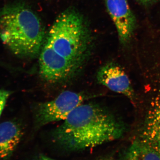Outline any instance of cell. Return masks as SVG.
Listing matches in <instances>:
<instances>
[{
	"instance_id": "6da1fadb",
	"label": "cell",
	"mask_w": 160,
	"mask_h": 160,
	"mask_svg": "<svg viewBox=\"0 0 160 160\" xmlns=\"http://www.w3.org/2000/svg\"><path fill=\"white\" fill-rule=\"evenodd\" d=\"M125 131L124 125L102 106L83 103L53 130L52 136L61 146L79 150L118 139Z\"/></svg>"
},
{
	"instance_id": "7a4b0ae2",
	"label": "cell",
	"mask_w": 160,
	"mask_h": 160,
	"mask_svg": "<svg viewBox=\"0 0 160 160\" xmlns=\"http://www.w3.org/2000/svg\"><path fill=\"white\" fill-rule=\"evenodd\" d=\"M0 38L18 57L32 58L40 54L44 46L45 31L31 9L15 3L0 9Z\"/></svg>"
},
{
	"instance_id": "3957f363",
	"label": "cell",
	"mask_w": 160,
	"mask_h": 160,
	"mask_svg": "<svg viewBox=\"0 0 160 160\" xmlns=\"http://www.w3.org/2000/svg\"><path fill=\"white\" fill-rule=\"evenodd\" d=\"M88 36L82 17L69 10L61 13L55 21L46 42L81 69L88 53Z\"/></svg>"
},
{
	"instance_id": "277c9868",
	"label": "cell",
	"mask_w": 160,
	"mask_h": 160,
	"mask_svg": "<svg viewBox=\"0 0 160 160\" xmlns=\"http://www.w3.org/2000/svg\"><path fill=\"white\" fill-rule=\"evenodd\" d=\"M86 98V96L84 93L67 90L62 92L53 100L38 103L34 110L35 125L40 127L64 121Z\"/></svg>"
},
{
	"instance_id": "5b68a950",
	"label": "cell",
	"mask_w": 160,
	"mask_h": 160,
	"mask_svg": "<svg viewBox=\"0 0 160 160\" xmlns=\"http://www.w3.org/2000/svg\"><path fill=\"white\" fill-rule=\"evenodd\" d=\"M39 61L40 77L51 84L69 81L80 70L73 63L58 54L46 42L40 52Z\"/></svg>"
},
{
	"instance_id": "8992f818",
	"label": "cell",
	"mask_w": 160,
	"mask_h": 160,
	"mask_svg": "<svg viewBox=\"0 0 160 160\" xmlns=\"http://www.w3.org/2000/svg\"><path fill=\"white\" fill-rule=\"evenodd\" d=\"M107 10L113 21L121 42L129 43L134 33L136 19L127 0H105Z\"/></svg>"
},
{
	"instance_id": "52a82bcc",
	"label": "cell",
	"mask_w": 160,
	"mask_h": 160,
	"mask_svg": "<svg viewBox=\"0 0 160 160\" xmlns=\"http://www.w3.org/2000/svg\"><path fill=\"white\" fill-rule=\"evenodd\" d=\"M96 78L100 84L111 91L124 95L131 101L135 100L129 78L117 64L110 62L102 66L98 70Z\"/></svg>"
},
{
	"instance_id": "ba28073f",
	"label": "cell",
	"mask_w": 160,
	"mask_h": 160,
	"mask_svg": "<svg viewBox=\"0 0 160 160\" xmlns=\"http://www.w3.org/2000/svg\"><path fill=\"white\" fill-rule=\"evenodd\" d=\"M139 139L160 152V96L152 104L144 121Z\"/></svg>"
},
{
	"instance_id": "9c48e42d",
	"label": "cell",
	"mask_w": 160,
	"mask_h": 160,
	"mask_svg": "<svg viewBox=\"0 0 160 160\" xmlns=\"http://www.w3.org/2000/svg\"><path fill=\"white\" fill-rule=\"evenodd\" d=\"M23 135L21 125L14 121L0 124V160L9 158L19 143Z\"/></svg>"
},
{
	"instance_id": "30bf717a",
	"label": "cell",
	"mask_w": 160,
	"mask_h": 160,
	"mask_svg": "<svg viewBox=\"0 0 160 160\" xmlns=\"http://www.w3.org/2000/svg\"><path fill=\"white\" fill-rule=\"evenodd\" d=\"M125 160H160V152L140 139L130 146Z\"/></svg>"
},
{
	"instance_id": "8fae6325",
	"label": "cell",
	"mask_w": 160,
	"mask_h": 160,
	"mask_svg": "<svg viewBox=\"0 0 160 160\" xmlns=\"http://www.w3.org/2000/svg\"><path fill=\"white\" fill-rule=\"evenodd\" d=\"M11 92L6 90H0V117Z\"/></svg>"
},
{
	"instance_id": "7c38bea8",
	"label": "cell",
	"mask_w": 160,
	"mask_h": 160,
	"mask_svg": "<svg viewBox=\"0 0 160 160\" xmlns=\"http://www.w3.org/2000/svg\"><path fill=\"white\" fill-rule=\"evenodd\" d=\"M137 1L144 5H147L155 2L158 0H137Z\"/></svg>"
},
{
	"instance_id": "4fadbf2b",
	"label": "cell",
	"mask_w": 160,
	"mask_h": 160,
	"mask_svg": "<svg viewBox=\"0 0 160 160\" xmlns=\"http://www.w3.org/2000/svg\"><path fill=\"white\" fill-rule=\"evenodd\" d=\"M36 160H55L51 158L45 156H42L38 158Z\"/></svg>"
},
{
	"instance_id": "5bb4252c",
	"label": "cell",
	"mask_w": 160,
	"mask_h": 160,
	"mask_svg": "<svg viewBox=\"0 0 160 160\" xmlns=\"http://www.w3.org/2000/svg\"><path fill=\"white\" fill-rule=\"evenodd\" d=\"M99 160H114L110 158H102L100 159Z\"/></svg>"
}]
</instances>
